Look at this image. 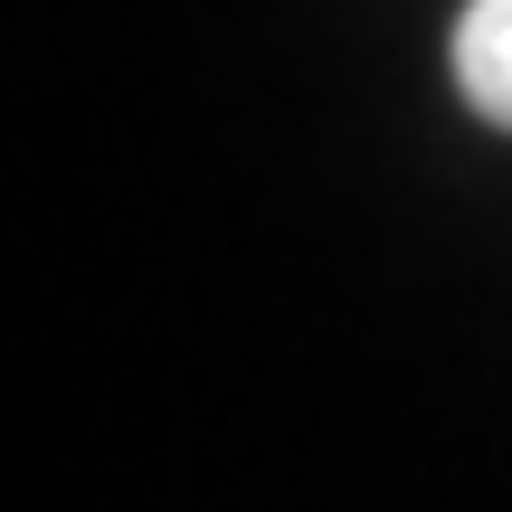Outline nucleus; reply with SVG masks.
I'll return each instance as SVG.
<instances>
[{"label": "nucleus", "mask_w": 512, "mask_h": 512, "mask_svg": "<svg viewBox=\"0 0 512 512\" xmlns=\"http://www.w3.org/2000/svg\"><path fill=\"white\" fill-rule=\"evenodd\" d=\"M456 95L494 133H512V0H475L456 19Z\"/></svg>", "instance_id": "nucleus-1"}]
</instances>
